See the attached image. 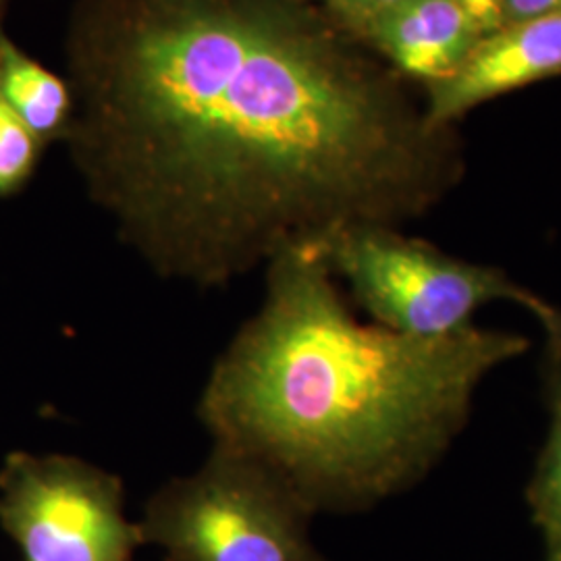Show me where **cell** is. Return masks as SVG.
I'll return each mask as SVG.
<instances>
[{"mask_svg":"<svg viewBox=\"0 0 561 561\" xmlns=\"http://www.w3.org/2000/svg\"><path fill=\"white\" fill-rule=\"evenodd\" d=\"M73 69L90 198L164 279L225 287L433 192L389 90L291 0H85Z\"/></svg>","mask_w":561,"mask_h":561,"instance_id":"6da1fadb","label":"cell"},{"mask_svg":"<svg viewBox=\"0 0 561 561\" xmlns=\"http://www.w3.org/2000/svg\"><path fill=\"white\" fill-rule=\"evenodd\" d=\"M266 291L198 400L213 445L261 461L314 516L354 514L412 489L466 426L520 333L470 327L424 340L360 322L319 245L277 254Z\"/></svg>","mask_w":561,"mask_h":561,"instance_id":"7a4b0ae2","label":"cell"},{"mask_svg":"<svg viewBox=\"0 0 561 561\" xmlns=\"http://www.w3.org/2000/svg\"><path fill=\"white\" fill-rule=\"evenodd\" d=\"M335 279L350 287L373 322L412 337L437 340L474 327L491 304H514L541 327L553 362H561V310L500 268L460 261L393 227L362 225L321 248Z\"/></svg>","mask_w":561,"mask_h":561,"instance_id":"3957f363","label":"cell"},{"mask_svg":"<svg viewBox=\"0 0 561 561\" xmlns=\"http://www.w3.org/2000/svg\"><path fill=\"white\" fill-rule=\"evenodd\" d=\"M314 514L261 461L210 445L201 466L161 484L138 522L162 561H329Z\"/></svg>","mask_w":561,"mask_h":561,"instance_id":"277c9868","label":"cell"},{"mask_svg":"<svg viewBox=\"0 0 561 561\" xmlns=\"http://www.w3.org/2000/svg\"><path fill=\"white\" fill-rule=\"evenodd\" d=\"M0 528L20 547L21 561H134L144 547L119 477L67 454L4 458Z\"/></svg>","mask_w":561,"mask_h":561,"instance_id":"5b68a950","label":"cell"},{"mask_svg":"<svg viewBox=\"0 0 561 561\" xmlns=\"http://www.w3.org/2000/svg\"><path fill=\"white\" fill-rule=\"evenodd\" d=\"M560 73L561 11L503 23L482 36L449 80L431 85L426 127H442L482 102Z\"/></svg>","mask_w":561,"mask_h":561,"instance_id":"8992f818","label":"cell"},{"mask_svg":"<svg viewBox=\"0 0 561 561\" xmlns=\"http://www.w3.org/2000/svg\"><path fill=\"white\" fill-rule=\"evenodd\" d=\"M364 36L403 73L435 85L460 69L484 34L456 0H401Z\"/></svg>","mask_w":561,"mask_h":561,"instance_id":"52a82bcc","label":"cell"},{"mask_svg":"<svg viewBox=\"0 0 561 561\" xmlns=\"http://www.w3.org/2000/svg\"><path fill=\"white\" fill-rule=\"evenodd\" d=\"M0 99L36 138L60 129L71 104L65 81L9 41H0Z\"/></svg>","mask_w":561,"mask_h":561,"instance_id":"ba28073f","label":"cell"},{"mask_svg":"<svg viewBox=\"0 0 561 561\" xmlns=\"http://www.w3.org/2000/svg\"><path fill=\"white\" fill-rule=\"evenodd\" d=\"M533 522L545 542L561 539V387L551 385V426L526 489Z\"/></svg>","mask_w":561,"mask_h":561,"instance_id":"9c48e42d","label":"cell"},{"mask_svg":"<svg viewBox=\"0 0 561 561\" xmlns=\"http://www.w3.org/2000/svg\"><path fill=\"white\" fill-rule=\"evenodd\" d=\"M38 138L0 99V194L20 187L34 169Z\"/></svg>","mask_w":561,"mask_h":561,"instance_id":"30bf717a","label":"cell"},{"mask_svg":"<svg viewBox=\"0 0 561 561\" xmlns=\"http://www.w3.org/2000/svg\"><path fill=\"white\" fill-rule=\"evenodd\" d=\"M333 11L352 30L364 34L375 21L396 9L401 0H329Z\"/></svg>","mask_w":561,"mask_h":561,"instance_id":"8fae6325","label":"cell"},{"mask_svg":"<svg viewBox=\"0 0 561 561\" xmlns=\"http://www.w3.org/2000/svg\"><path fill=\"white\" fill-rule=\"evenodd\" d=\"M477 21L482 34H491L503 25V0H456Z\"/></svg>","mask_w":561,"mask_h":561,"instance_id":"7c38bea8","label":"cell"},{"mask_svg":"<svg viewBox=\"0 0 561 561\" xmlns=\"http://www.w3.org/2000/svg\"><path fill=\"white\" fill-rule=\"evenodd\" d=\"M561 11V0H503V23L533 20Z\"/></svg>","mask_w":561,"mask_h":561,"instance_id":"4fadbf2b","label":"cell"},{"mask_svg":"<svg viewBox=\"0 0 561 561\" xmlns=\"http://www.w3.org/2000/svg\"><path fill=\"white\" fill-rule=\"evenodd\" d=\"M545 561H561V539L547 542V560Z\"/></svg>","mask_w":561,"mask_h":561,"instance_id":"5bb4252c","label":"cell"},{"mask_svg":"<svg viewBox=\"0 0 561 561\" xmlns=\"http://www.w3.org/2000/svg\"><path fill=\"white\" fill-rule=\"evenodd\" d=\"M551 385L561 387V368H556V375H553V379H551Z\"/></svg>","mask_w":561,"mask_h":561,"instance_id":"9a60e30c","label":"cell"}]
</instances>
